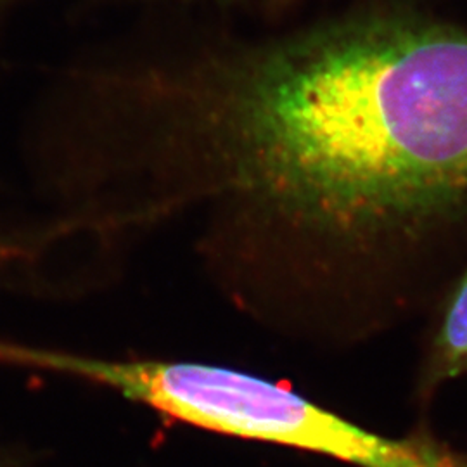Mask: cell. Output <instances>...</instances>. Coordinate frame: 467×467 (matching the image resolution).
Returning a JSON list of instances; mask_svg holds the SVG:
<instances>
[{"label": "cell", "mask_w": 467, "mask_h": 467, "mask_svg": "<svg viewBox=\"0 0 467 467\" xmlns=\"http://www.w3.org/2000/svg\"><path fill=\"white\" fill-rule=\"evenodd\" d=\"M125 137L161 213L206 208L241 305L284 265L428 237L467 215V30L400 13L132 69Z\"/></svg>", "instance_id": "cell-1"}, {"label": "cell", "mask_w": 467, "mask_h": 467, "mask_svg": "<svg viewBox=\"0 0 467 467\" xmlns=\"http://www.w3.org/2000/svg\"><path fill=\"white\" fill-rule=\"evenodd\" d=\"M5 364L104 386L208 431L316 451L360 467H467L430 438L391 440L351 424L283 384L234 368L170 360H117L9 343Z\"/></svg>", "instance_id": "cell-2"}, {"label": "cell", "mask_w": 467, "mask_h": 467, "mask_svg": "<svg viewBox=\"0 0 467 467\" xmlns=\"http://www.w3.org/2000/svg\"><path fill=\"white\" fill-rule=\"evenodd\" d=\"M433 368L434 379H449L467 372V274L455 289L443 318Z\"/></svg>", "instance_id": "cell-3"}]
</instances>
